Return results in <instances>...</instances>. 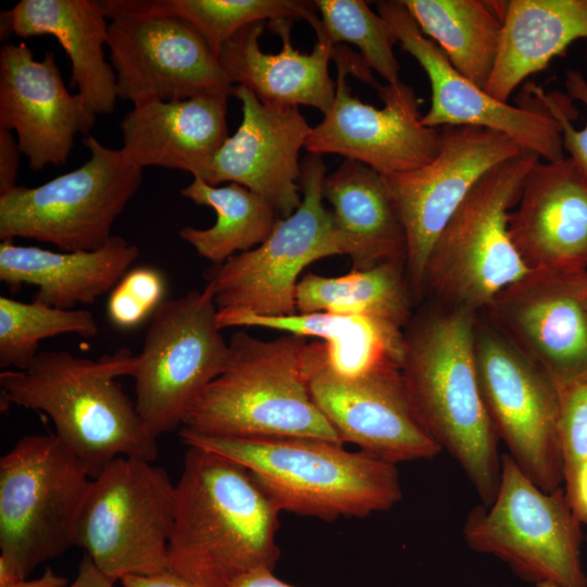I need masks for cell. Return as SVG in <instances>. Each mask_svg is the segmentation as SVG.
<instances>
[{"label":"cell","mask_w":587,"mask_h":587,"mask_svg":"<svg viewBox=\"0 0 587 587\" xmlns=\"http://www.w3.org/2000/svg\"><path fill=\"white\" fill-rule=\"evenodd\" d=\"M105 16L136 14L167 16L190 23L217 58L222 46L239 29L253 23L303 20L315 34L321 18L314 1L300 0H107Z\"/></svg>","instance_id":"obj_33"},{"label":"cell","mask_w":587,"mask_h":587,"mask_svg":"<svg viewBox=\"0 0 587 587\" xmlns=\"http://www.w3.org/2000/svg\"><path fill=\"white\" fill-rule=\"evenodd\" d=\"M295 22L276 20L245 26L222 46L217 60L233 86L248 88L262 103L310 105L325 115L336 95V82L328 70L335 46L316 39L311 53H300L290 40Z\"/></svg>","instance_id":"obj_23"},{"label":"cell","mask_w":587,"mask_h":587,"mask_svg":"<svg viewBox=\"0 0 587 587\" xmlns=\"http://www.w3.org/2000/svg\"><path fill=\"white\" fill-rule=\"evenodd\" d=\"M224 91L182 100H149L123 117L121 151L143 170L160 166L200 178L225 140L227 98Z\"/></svg>","instance_id":"obj_24"},{"label":"cell","mask_w":587,"mask_h":587,"mask_svg":"<svg viewBox=\"0 0 587 587\" xmlns=\"http://www.w3.org/2000/svg\"><path fill=\"white\" fill-rule=\"evenodd\" d=\"M165 280L151 266L128 271L112 289L108 301V316L120 328L139 325L163 302Z\"/></svg>","instance_id":"obj_37"},{"label":"cell","mask_w":587,"mask_h":587,"mask_svg":"<svg viewBox=\"0 0 587 587\" xmlns=\"http://www.w3.org/2000/svg\"><path fill=\"white\" fill-rule=\"evenodd\" d=\"M175 484L152 462L120 457L91 478L75 546L111 582L167 570Z\"/></svg>","instance_id":"obj_10"},{"label":"cell","mask_w":587,"mask_h":587,"mask_svg":"<svg viewBox=\"0 0 587 587\" xmlns=\"http://www.w3.org/2000/svg\"><path fill=\"white\" fill-rule=\"evenodd\" d=\"M421 32L463 76L485 89L502 33L505 1L401 0Z\"/></svg>","instance_id":"obj_30"},{"label":"cell","mask_w":587,"mask_h":587,"mask_svg":"<svg viewBox=\"0 0 587 587\" xmlns=\"http://www.w3.org/2000/svg\"><path fill=\"white\" fill-rule=\"evenodd\" d=\"M585 53H586V59H587V41H586V49H585Z\"/></svg>","instance_id":"obj_45"},{"label":"cell","mask_w":587,"mask_h":587,"mask_svg":"<svg viewBox=\"0 0 587 587\" xmlns=\"http://www.w3.org/2000/svg\"><path fill=\"white\" fill-rule=\"evenodd\" d=\"M564 85L569 96L580 101L587 109V79L575 70L565 73ZM528 95L533 96L532 101L544 108L559 124L563 149L569 153L575 164L587 178V123L578 129L574 126L572 118V107L567 98L560 92H546L535 84L526 86Z\"/></svg>","instance_id":"obj_38"},{"label":"cell","mask_w":587,"mask_h":587,"mask_svg":"<svg viewBox=\"0 0 587 587\" xmlns=\"http://www.w3.org/2000/svg\"><path fill=\"white\" fill-rule=\"evenodd\" d=\"M414 300L404 261L366 270L352 268L336 277L308 273L296 289L298 313L329 312L389 322L405 328Z\"/></svg>","instance_id":"obj_31"},{"label":"cell","mask_w":587,"mask_h":587,"mask_svg":"<svg viewBox=\"0 0 587 587\" xmlns=\"http://www.w3.org/2000/svg\"><path fill=\"white\" fill-rule=\"evenodd\" d=\"M221 329L263 327L300 337H316L321 364L340 377H358L372 371L401 365L403 332L386 321L329 312L285 316L217 313Z\"/></svg>","instance_id":"obj_29"},{"label":"cell","mask_w":587,"mask_h":587,"mask_svg":"<svg viewBox=\"0 0 587 587\" xmlns=\"http://www.w3.org/2000/svg\"><path fill=\"white\" fill-rule=\"evenodd\" d=\"M377 13L388 23L397 43L412 55L430 84V105L422 116L430 128L473 126L504 134L542 161L563 159L558 122L532 101L525 107L503 102L459 73L440 48L426 37L401 2L378 1Z\"/></svg>","instance_id":"obj_18"},{"label":"cell","mask_w":587,"mask_h":587,"mask_svg":"<svg viewBox=\"0 0 587 587\" xmlns=\"http://www.w3.org/2000/svg\"><path fill=\"white\" fill-rule=\"evenodd\" d=\"M476 315L436 304L412 315L403 332L400 372L420 425L489 505L500 483L501 454L476 373Z\"/></svg>","instance_id":"obj_1"},{"label":"cell","mask_w":587,"mask_h":587,"mask_svg":"<svg viewBox=\"0 0 587 587\" xmlns=\"http://www.w3.org/2000/svg\"><path fill=\"white\" fill-rule=\"evenodd\" d=\"M138 254L137 246L115 235L100 249L74 252H54L3 240L0 280L11 287L35 286L34 301L71 310L78 303H93L112 290Z\"/></svg>","instance_id":"obj_26"},{"label":"cell","mask_w":587,"mask_h":587,"mask_svg":"<svg viewBox=\"0 0 587 587\" xmlns=\"http://www.w3.org/2000/svg\"><path fill=\"white\" fill-rule=\"evenodd\" d=\"M321 18L317 39L334 46L348 42L359 49L365 65L387 84L400 82V65L394 53L397 40L388 23L362 0H315Z\"/></svg>","instance_id":"obj_35"},{"label":"cell","mask_w":587,"mask_h":587,"mask_svg":"<svg viewBox=\"0 0 587 587\" xmlns=\"http://www.w3.org/2000/svg\"><path fill=\"white\" fill-rule=\"evenodd\" d=\"M526 152L509 136L482 127L439 128V148L427 164L384 176L407 237V274L414 299L429 252L477 183L495 166Z\"/></svg>","instance_id":"obj_15"},{"label":"cell","mask_w":587,"mask_h":587,"mask_svg":"<svg viewBox=\"0 0 587 587\" xmlns=\"http://www.w3.org/2000/svg\"><path fill=\"white\" fill-rule=\"evenodd\" d=\"M309 389L340 440L387 462L430 460L441 452L416 420L399 366L347 378L328 372L308 344Z\"/></svg>","instance_id":"obj_19"},{"label":"cell","mask_w":587,"mask_h":587,"mask_svg":"<svg viewBox=\"0 0 587 587\" xmlns=\"http://www.w3.org/2000/svg\"><path fill=\"white\" fill-rule=\"evenodd\" d=\"M230 96L241 103V122L200 179L211 186L239 184L287 217L302 199L299 154L312 127L298 107L264 104L240 85L233 86Z\"/></svg>","instance_id":"obj_21"},{"label":"cell","mask_w":587,"mask_h":587,"mask_svg":"<svg viewBox=\"0 0 587 587\" xmlns=\"http://www.w3.org/2000/svg\"><path fill=\"white\" fill-rule=\"evenodd\" d=\"M326 166L322 155L301 161L302 199L289 216L279 218L267 238L204 272L222 314L285 316L298 313V277L314 261L346 254L332 212L322 193Z\"/></svg>","instance_id":"obj_9"},{"label":"cell","mask_w":587,"mask_h":587,"mask_svg":"<svg viewBox=\"0 0 587 587\" xmlns=\"http://www.w3.org/2000/svg\"><path fill=\"white\" fill-rule=\"evenodd\" d=\"M579 39L587 41V0L505 1L500 46L485 90L508 102L525 79Z\"/></svg>","instance_id":"obj_28"},{"label":"cell","mask_w":587,"mask_h":587,"mask_svg":"<svg viewBox=\"0 0 587 587\" xmlns=\"http://www.w3.org/2000/svg\"><path fill=\"white\" fill-rule=\"evenodd\" d=\"M462 534L472 550L495 555L525 582L587 587L583 525L563 487L544 491L508 453L494 501L470 510Z\"/></svg>","instance_id":"obj_8"},{"label":"cell","mask_w":587,"mask_h":587,"mask_svg":"<svg viewBox=\"0 0 587 587\" xmlns=\"http://www.w3.org/2000/svg\"><path fill=\"white\" fill-rule=\"evenodd\" d=\"M182 441L245 466L279 511L324 521L385 512L402 499L397 464L305 437L240 439L182 427Z\"/></svg>","instance_id":"obj_4"},{"label":"cell","mask_w":587,"mask_h":587,"mask_svg":"<svg viewBox=\"0 0 587 587\" xmlns=\"http://www.w3.org/2000/svg\"><path fill=\"white\" fill-rule=\"evenodd\" d=\"M509 234L529 271L587 270V178L571 158L529 170Z\"/></svg>","instance_id":"obj_22"},{"label":"cell","mask_w":587,"mask_h":587,"mask_svg":"<svg viewBox=\"0 0 587 587\" xmlns=\"http://www.w3.org/2000/svg\"><path fill=\"white\" fill-rule=\"evenodd\" d=\"M479 313L557 387L587 376V270L529 271Z\"/></svg>","instance_id":"obj_16"},{"label":"cell","mask_w":587,"mask_h":587,"mask_svg":"<svg viewBox=\"0 0 587 587\" xmlns=\"http://www.w3.org/2000/svg\"><path fill=\"white\" fill-rule=\"evenodd\" d=\"M541 160L526 151L491 168L436 239L425 265L422 297L478 314L503 288L526 275L509 234V215L529 170Z\"/></svg>","instance_id":"obj_6"},{"label":"cell","mask_w":587,"mask_h":587,"mask_svg":"<svg viewBox=\"0 0 587 587\" xmlns=\"http://www.w3.org/2000/svg\"><path fill=\"white\" fill-rule=\"evenodd\" d=\"M110 20L107 47L118 99L135 105L214 91L230 95L233 85L216 55L190 23L136 14H115Z\"/></svg>","instance_id":"obj_17"},{"label":"cell","mask_w":587,"mask_h":587,"mask_svg":"<svg viewBox=\"0 0 587 587\" xmlns=\"http://www.w3.org/2000/svg\"><path fill=\"white\" fill-rule=\"evenodd\" d=\"M83 143L90 157L82 166L0 195L1 241L34 239L64 252L93 251L109 241L115 220L141 184L142 168L92 135Z\"/></svg>","instance_id":"obj_11"},{"label":"cell","mask_w":587,"mask_h":587,"mask_svg":"<svg viewBox=\"0 0 587 587\" xmlns=\"http://www.w3.org/2000/svg\"><path fill=\"white\" fill-rule=\"evenodd\" d=\"M108 579L85 554L78 566L76 577L66 587H113Z\"/></svg>","instance_id":"obj_41"},{"label":"cell","mask_w":587,"mask_h":587,"mask_svg":"<svg viewBox=\"0 0 587 587\" xmlns=\"http://www.w3.org/2000/svg\"><path fill=\"white\" fill-rule=\"evenodd\" d=\"M536 587H560L553 583L550 582H542L535 585Z\"/></svg>","instance_id":"obj_44"},{"label":"cell","mask_w":587,"mask_h":587,"mask_svg":"<svg viewBox=\"0 0 587 587\" xmlns=\"http://www.w3.org/2000/svg\"><path fill=\"white\" fill-rule=\"evenodd\" d=\"M563 489H571L587 465V376L558 387Z\"/></svg>","instance_id":"obj_36"},{"label":"cell","mask_w":587,"mask_h":587,"mask_svg":"<svg viewBox=\"0 0 587 587\" xmlns=\"http://www.w3.org/2000/svg\"><path fill=\"white\" fill-rule=\"evenodd\" d=\"M95 111L66 88L55 55L38 61L25 43L0 49V127L14 130L28 167L64 165L77 134L89 135Z\"/></svg>","instance_id":"obj_20"},{"label":"cell","mask_w":587,"mask_h":587,"mask_svg":"<svg viewBox=\"0 0 587 587\" xmlns=\"http://www.w3.org/2000/svg\"><path fill=\"white\" fill-rule=\"evenodd\" d=\"M336 95L332 109L312 127L304 148L309 153H334L360 162L383 176L419 168L430 162L439 148V129L422 123L420 101L407 84L378 85L384 105L375 108L352 96L349 74L376 83L361 57L336 45Z\"/></svg>","instance_id":"obj_14"},{"label":"cell","mask_w":587,"mask_h":587,"mask_svg":"<svg viewBox=\"0 0 587 587\" xmlns=\"http://www.w3.org/2000/svg\"><path fill=\"white\" fill-rule=\"evenodd\" d=\"M91 476L54 434L22 437L0 459V559L24 579L75 545Z\"/></svg>","instance_id":"obj_7"},{"label":"cell","mask_w":587,"mask_h":587,"mask_svg":"<svg viewBox=\"0 0 587 587\" xmlns=\"http://www.w3.org/2000/svg\"><path fill=\"white\" fill-rule=\"evenodd\" d=\"M132 357L127 348L98 360L65 350L39 352L26 370L0 373L1 400L47 414L54 435L91 477L120 457L152 462L157 437L116 380L128 376Z\"/></svg>","instance_id":"obj_3"},{"label":"cell","mask_w":587,"mask_h":587,"mask_svg":"<svg viewBox=\"0 0 587 587\" xmlns=\"http://www.w3.org/2000/svg\"><path fill=\"white\" fill-rule=\"evenodd\" d=\"M21 154L17 140L11 132L0 127V195L17 186Z\"/></svg>","instance_id":"obj_39"},{"label":"cell","mask_w":587,"mask_h":587,"mask_svg":"<svg viewBox=\"0 0 587 587\" xmlns=\"http://www.w3.org/2000/svg\"><path fill=\"white\" fill-rule=\"evenodd\" d=\"M279 512L245 466L188 447L175 484L167 570L202 587H229L253 570L274 571Z\"/></svg>","instance_id":"obj_2"},{"label":"cell","mask_w":587,"mask_h":587,"mask_svg":"<svg viewBox=\"0 0 587 587\" xmlns=\"http://www.w3.org/2000/svg\"><path fill=\"white\" fill-rule=\"evenodd\" d=\"M98 324L87 310H65L40 302L0 297V367L26 370L39 342L63 334L96 337Z\"/></svg>","instance_id":"obj_34"},{"label":"cell","mask_w":587,"mask_h":587,"mask_svg":"<svg viewBox=\"0 0 587 587\" xmlns=\"http://www.w3.org/2000/svg\"><path fill=\"white\" fill-rule=\"evenodd\" d=\"M120 582L123 587H202L170 571L148 576H126Z\"/></svg>","instance_id":"obj_40"},{"label":"cell","mask_w":587,"mask_h":587,"mask_svg":"<svg viewBox=\"0 0 587 587\" xmlns=\"http://www.w3.org/2000/svg\"><path fill=\"white\" fill-rule=\"evenodd\" d=\"M68 579L57 573H54L50 567H47L43 573L33 579H20L11 585L3 587H66L68 585Z\"/></svg>","instance_id":"obj_43"},{"label":"cell","mask_w":587,"mask_h":587,"mask_svg":"<svg viewBox=\"0 0 587 587\" xmlns=\"http://www.w3.org/2000/svg\"><path fill=\"white\" fill-rule=\"evenodd\" d=\"M180 195L216 213L211 227L184 226L178 230V236L213 265L262 243L282 218L266 200L236 183L211 186L193 178Z\"/></svg>","instance_id":"obj_32"},{"label":"cell","mask_w":587,"mask_h":587,"mask_svg":"<svg viewBox=\"0 0 587 587\" xmlns=\"http://www.w3.org/2000/svg\"><path fill=\"white\" fill-rule=\"evenodd\" d=\"M229 587H295L277 578L272 570L257 569L248 572L236 580Z\"/></svg>","instance_id":"obj_42"},{"label":"cell","mask_w":587,"mask_h":587,"mask_svg":"<svg viewBox=\"0 0 587 587\" xmlns=\"http://www.w3.org/2000/svg\"><path fill=\"white\" fill-rule=\"evenodd\" d=\"M1 40L9 36L54 37L71 61L70 87L96 114H109L117 100L115 72L105 60L109 22L96 0H21L2 11Z\"/></svg>","instance_id":"obj_25"},{"label":"cell","mask_w":587,"mask_h":587,"mask_svg":"<svg viewBox=\"0 0 587 587\" xmlns=\"http://www.w3.org/2000/svg\"><path fill=\"white\" fill-rule=\"evenodd\" d=\"M221 330L209 284L164 300L152 314L128 376L135 379L136 409L154 437L183 426L193 403L225 369L228 342Z\"/></svg>","instance_id":"obj_12"},{"label":"cell","mask_w":587,"mask_h":587,"mask_svg":"<svg viewBox=\"0 0 587 587\" xmlns=\"http://www.w3.org/2000/svg\"><path fill=\"white\" fill-rule=\"evenodd\" d=\"M322 193L352 268L407 262L405 230L382 174L346 159L325 176Z\"/></svg>","instance_id":"obj_27"},{"label":"cell","mask_w":587,"mask_h":587,"mask_svg":"<svg viewBox=\"0 0 587 587\" xmlns=\"http://www.w3.org/2000/svg\"><path fill=\"white\" fill-rule=\"evenodd\" d=\"M308 344L292 334L264 340L243 329L234 333L225 369L193 403L183 427L225 438L342 444L311 397Z\"/></svg>","instance_id":"obj_5"},{"label":"cell","mask_w":587,"mask_h":587,"mask_svg":"<svg viewBox=\"0 0 587 587\" xmlns=\"http://www.w3.org/2000/svg\"><path fill=\"white\" fill-rule=\"evenodd\" d=\"M474 357L484 404L508 454L544 491L561 488L563 458L557 385L480 313L475 321Z\"/></svg>","instance_id":"obj_13"}]
</instances>
